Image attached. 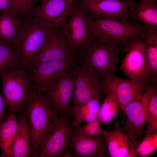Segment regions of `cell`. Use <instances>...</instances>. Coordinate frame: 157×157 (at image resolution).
Returning <instances> with one entry per match:
<instances>
[{"mask_svg": "<svg viewBox=\"0 0 157 157\" xmlns=\"http://www.w3.org/2000/svg\"><path fill=\"white\" fill-rule=\"evenodd\" d=\"M19 120L14 113L10 114L2 122L0 129V157H13L12 147Z\"/></svg>", "mask_w": 157, "mask_h": 157, "instance_id": "obj_23", "label": "cell"}, {"mask_svg": "<svg viewBox=\"0 0 157 157\" xmlns=\"http://www.w3.org/2000/svg\"><path fill=\"white\" fill-rule=\"evenodd\" d=\"M5 105L3 99L0 94V123L3 122L5 117Z\"/></svg>", "mask_w": 157, "mask_h": 157, "instance_id": "obj_31", "label": "cell"}, {"mask_svg": "<svg viewBox=\"0 0 157 157\" xmlns=\"http://www.w3.org/2000/svg\"><path fill=\"white\" fill-rule=\"evenodd\" d=\"M126 52L121 64V70L131 79L151 83V74L145 56L143 38L135 40Z\"/></svg>", "mask_w": 157, "mask_h": 157, "instance_id": "obj_13", "label": "cell"}, {"mask_svg": "<svg viewBox=\"0 0 157 157\" xmlns=\"http://www.w3.org/2000/svg\"><path fill=\"white\" fill-rule=\"evenodd\" d=\"M145 134L157 133V90L149 101L147 111Z\"/></svg>", "mask_w": 157, "mask_h": 157, "instance_id": "obj_27", "label": "cell"}, {"mask_svg": "<svg viewBox=\"0 0 157 157\" xmlns=\"http://www.w3.org/2000/svg\"><path fill=\"white\" fill-rule=\"evenodd\" d=\"M8 1L9 2V1H10V0H8Z\"/></svg>", "mask_w": 157, "mask_h": 157, "instance_id": "obj_39", "label": "cell"}, {"mask_svg": "<svg viewBox=\"0 0 157 157\" xmlns=\"http://www.w3.org/2000/svg\"><path fill=\"white\" fill-rule=\"evenodd\" d=\"M22 21L19 16L4 11L0 14V39L16 46L19 31Z\"/></svg>", "mask_w": 157, "mask_h": 157, "instance_id": "obj_24", "label": "cell"}, {"mask_svg": "<svg viewBox=\"0 0 157 157\" xmlns=\"http://www.w3.org/2000/svg\"><path fill=\"white\" fill-rule=\"evenodd\" d=\"M120 123L116 120L114 131L104 130L102 134L106 140L110 157H138L137 149L140 142L130 140L122 130Z\"/></svg>", "mask_w": 157, "mask_h": 157, "instance_id": "obj_18", "label": "cell"}, {"mask_svg": "<svg viewBox=\"0 0 157 157\" xmlns=\"http://www.w3.org/2000/svg\"><path fill=\"white\" fill-rule=\"evenodd\" d=\"M91 26L95 37L117 43L126 52L135 40L143 38L147 31L139 23L124 22L113 18L92 19Z\"/></svg>", "mask_w": 157, "mask_h": 157, "instance_id": "obj_3", "label": "cell"}, {"mask_svg": "<svg viewBox=\"0 0 157 157\" xmlns=\"http://www.w3.org/2000/svg\"><path fill=\"white\" fill-rule=\"evenodd\" d=\"M73 129L70 115L58 116L50 125L40 143L37 157H62Z\"/></svg>", "mask_w": 157, "mask_h": 157, "instance_id": "obj_7", "label": "cell"}, {"mask_svg": "<svg viewBox=\"0 0 157 157\" xmlns=\"http://www.w3.org/2000/svg\"><path fill=\"white\" fill-rule=\"evenodd\" d=\"M38 1H41L42 2L45 1L47 0H37Z\"/></svg>", "mask_w": 157, "mask_h": 157, "instance_id": "obj_36", "label": "cell"}, {"mask_svg": "<svg viewBox=\"0 0 157 157\" xmlns=\"http://www.w3.org/2000/svg\"><path fill=\"white\" fill-rule=\"evenodd\" d=\"M101 100L99 94L81 106L70 105L69 113L73 127L80 126L83 122L88 123L98 119Z\"/></svg>", "mask_w": 157, "mask_h": 157, "instance_id": "obj_20", "label": "cell"}, {"mask_svg": "<svg viewBox=\"0 0 157 157\" xmlns=\"http://www.w3.org/2000/svg\"><path fill=\"white\" fill-rule=\"evenodd\" d=\"M74 0H47L33 7V16L52 27L62 29L66 23Z\"/></svg>", "mask_w": 157, "mask_h": 157, "instance_id": "obj_16", "label": "cell"}, {"mask_svg": "<svg viewBox=\"0 0 157 157\" xmlns=\"http://www.w3.org/2000/svg\"><path fill=\"white\" fill-rule=\"evenodd\" d=\"M128 11L127 20L139 23L148 31L157 30V0H138Z\"/></svg>", "mask_w": 157, "mask_h": 157, "instance_id": "obj_19", "label": "cell"}, {"mask_svg": "<svg viewBox=\"0 0 157 157\" xmlns=\"http://www.w3.org/2000/svg\"><path fill=\"white\" fill-rule=\"evenodd\" d=\"M16 47L26 66L29 65L53 28L33 16L22 18Z\"/></svg>", "mask_w": 157, "mask_h": 157, "instance_id": "obj_4", "label": "cell"}, {"mask_svg": "<svg viewBox=\"0 0 157 157\" xmlns=\"http://www.w3.org/2000/svg\"><path fill=\"white\" fill-rule=\"evenodd\" d=\"M72 57H75L72 54L61 29L53 28L40 50L27 66Z\"/></svg>", "mask_w": 157, "mask_h": 157, "instance_id": "obj_15", "label": "cell"}, {"mask_svg": "<svg viewBox=\"0 0 157 157\" xmlns=\"http://www.w3.org/2000/svg\"><path fill=\"white\" fill-rule=\"evenodd\" d=\"M101 89L106 94L107 92L115 96L119 108L123 111L130 103L141 99L150 83L119 78L115 75L105 77L100 81Z\"/></svg>", "mask_w": 157, "mask_h": 157, "instance_id": "obj_10", "label": "cell"}, {"mask_svg": "<svg viewBox=\"0 0 157 157\" xmlns=\"http://www.w3.org/2000/svg\"><path fill=\"white\" fill-rule=\"evenodd\" d=\"M98 119L87 123L82 126L74 127L79 133L89 136L102 134L104 130L101 128Z\"/></svg>", "mask_w": 157, "mask_h": 157, "instance_id": "obj_30", "label": "cell"}, {"mask_svg": "<svg viewBox=\"0 0 157 157\" xmlns=\"http://www.w3.org/2000/svg\"><path fill=\"white\" fill-rule=\"evenodd\" d=\"M92 19L113 18L124 22L127 20L129 0H103L97 2L78 4Z\"/></svg>", "mask_w": 157, "mask_h": 157, "instance_id": "obj_17", "label": "cell"}, {"mask_svg": "<svg viewBox=\"0 0 157 157\" xmlns=\"http://www.w3.org/2000/svg\"><path fill=\"white\" fill-rule=\"evenodd\" d=\"M2 42L1 40L0 39V44L1 43V42Z\"/></svg>", "mask_w": 157, "mask_h": 157, "instance_id": "obj_37", "label": "cell"}, {"mask_svg": "<svg viewBox=\"0 0 157 157\" xmlns=\"http://www.w3.org/2000/svg\"><path fill=\"white\" fill-rule=\"evenodd\" d=\"M62 157H73V155L69 148L68 145L65 149Z\"/></svg>", "mask_w": 157, "mask_h": 157, "instance_id": "obj_33", "label": "cell"}, {"mask_svg": "<svg viewBox=\"0 0 157 157\" xmlns=\"http://www.w3.org/2000/svg\"><path fill=\"white\" fill-rule=\"evenodd\" d=\"M32 0H10L9 4L6 11L22 18L33 16V7Z\"/></svg>", "mask_w": 157, "mask_h": 157, "instance_id": "obj_28", "label": "cell"}, {"mask_svg": "<svg viewBox=\"0 0 157 157\" xmlns=\"http://www.w3.org/2000/svg\"><path fill=\"white\" fill-rule=\"evenodd\" d=\"M71 72L74 84L73 105L81 106L100 94L99 79L77 60Z\"/></svg>", "mask_w": 157, "mask_h": 157, "instance_id": "obj_12", "label": "cell"}, {"mask_svg": "<svg viewBox=\"0 0 157 157\" xmlns=\"http://www.w3.org/2000/svg\"><path fill=\"white\" fill-rule=\"evenodd\" d=\"M106 96L101 104L98 116V119L103 124L110 123L118 114L119 105L115 95L107 92Z\"/></svg>", "mask_w": 157, "mask_h": 157, "instance_id": "obj_26", "label": "cell"}, {"mask_svg": "<svg viewBox=\"0 0 157 157\" xmlns=\"http://www.w3.org/2000/svg\"><path fill=\"white\" fill-rule=\"evenodd\" d=\"M71 70L41 92L58 116L70 115V103L74 88Z\"/></svg>", "mask_w": 157, "mask_h": 157, "instance_id": "obj_11", "label": "cell"}, {"mask_svg": "<svg viewBox=\"0 0 157 157\" xmlns=\"http://www.w3.org/2000/svg\"><path fill=\"white\" fill-rule=\"evenodd\" d=\"M0 76L5 105L14 113H20L32 93L31 80L26 66Z\"/></svg>", "mask_w": 157, "mask_h": 157, "instance_id": "obj_6", "label": "cell"}, {"mask_svg": "<svg viewBox=\"0 0 157 157\" xmlns=\"http://www.w3.org/2000/svg\"><path fill=\"white\" fill-rule=\"evenodd\" d=\"M145 55L151 74V82L157 77V31H148L143 38Z\"/></svg>", "mask_w": 157, "mask_h": 157, "instance_id": "obj_25", "label": "cell"}, {"mask_svg": "<svg viewBox=\"0 0 157 157\" xmlns=\"http://www.w3.org/2000/svg\"><path fill=\"white\" fill-rule=\"evenodd\" d=\"M124 51L120 44L95 37L76 57L77 61L100 80L115 75L119 55Z\"/></svg>", "mask_w": 157, "mask_h": 157, "instance_id": "obj_1", "label": "cell"}, {"mask_svg": "<svg viewBox=\"0 0 157 157\" xmlns=\"http://www.w3.org/2000/svg\"><path fill=\"white\" fill-rule=\"evenodd\" d=\"M156 90L154 86H149L140 99L129 104L123 110L126 115V121L121 129L133 141L140 142L145 134L144 128L146 123L147 107Z\"/></svg>", "mask_w": 157, "mask_h": 157, "instance_id": "obj_9", "label": "cell"}, {"mask_svg": "<svg viewBox=\"0 0 157 157\" xmlns=\"http://www.w3.org/2000/svg\"><path fill=\"white\" fill-rule=\"evenodd\" d=\"M9 3L8 0H0V10L6 11L8 9Z\"/></svg>", "mask_w": 157, "mask_h": 157, "instance_id": "obj_32", "label": "cell"}, {"mask_svg": "<svg viewBox=\"0 0 157 157\" xmlns=\"http://www.w3.org/2000/svg\"><path fill=\"white\" fill-rule=\"evenodd\" d=\"M76 57L26 66L30 77L32 92H41L46 88L70 71Z\"/></svg>", "mask_w": 157, "mask_h": 157, "instance_id": "obj_8", "label": "cell"}, {"mask_svg": "<svg viewBox=\"0 0 157 157\" xmlns=\"http://www.w3.org/2000/svg\"><path fill=\"white\" fill-rule=\"evenodd\" d=\"M103 0H81V3H95Z\"/></svg>", "mask_w": 157, "mask_h": 157, "instance_id": "obj_34", "label": "cell"}, {"mask_svg": "<svg viewBox=\"0 0 157 157\" xmlns=\"http://www.w3.org/2000/svg\"><path fill=\"white\" fill-rule=\"evenodd\" d=\"M23 107L30 134L32 156L37 157L40 143L50 125L58 116L41 92H33Z\"/></svg>", "mask_w": 157, "mask_h": 157, "instance_id": "obj_2", "label": "cell"}, {"mask_svg": "<svg viewBox=\"0 0 157 157\" xmlns=\"http://www.w3.org/2000/svg\"><path fill=\"white\" fill-rule=\"evenodd\" d=\"M131 2L130 5L129 9H130L134 6L135 3L134 1V0H129Z\"/></svg>", "mask_w": 157, "mask_h": 157, "instance_id": "obj_35", "label": "cell"}, {"mask_svg": "<svg viewBox=\"0 0 157 157\" xmlns=\"http://www.w3.org/2000/svg\"><path fill=\"white\" fill-rule=\"evenodd\" d=\"M79 4L73 5L66 23L61 29L74 56H78L95 38L91 21Z\"/></svg>", "mask_w": 157, "mask_h": 157, "instance_id": "obj_5", "label": "cell"}, {"mask_svg": "<svg viewBox=\"0 0 157 157\" xmlns=\"http://www.w3.org/2000/svg\"><path fill=\"white\" fill-rule=\"evenodd\" d=\"M12 151L13 157H32L30 134L24 112L20 116Z\"/></svg>", "mask_w": 157, "mask_h": 157, "instance_id": "obj_21", "label": "cell"}, {"mask_svg": "<svg viewBox=\"0 0 157 157\" xmlns=\"http://www.w3.org/2000/svg\"><path fill=\"white\" fill-rule=\"evenodd\" d=\"M1 123H0V126H1Z\"/></svg>", "mask_w": 157, "mask_h": 157, "instance_id": "obj_38", "label": "cell"}, {"mask_svg": "<svg viewBox=\"0 0 157 157\" xmlns=\"http://www.w3.org/2000/svg\"><path fill=\"white\" fill-rule=\"evenodd\" d=\"M24 66L17 47L12 44L2 41L0 44V75Z\"/></svg>", "mask_w": 157, "mask_h": 157, "instance_id": "obj_22", "label": "cell"}, {"mask_svg": "<svg viewBox=\"0 0 157 157\" xmlns=\"http://www.w3.org/2000/svg\"><path fill=\"white\" fill-rule=\"evenodd\" d=\"M73 157H109L106 140L102 134L89 136L74 128L68 141Z\"/></svg>", "mask_w": 157, "mask_h": 157, "instance_id": "obj_14", "label": "cell"}, {"mask_svg": "<svg viewBox=\"0 0 157 157\" xmlns=\"http://www.w3.org/2000/svg\"><path fill=\"white\" fill-rule=\"evenodd\" d=\"M157 149V133L152 134H145L139 142L137 151L138 156L147 157Z\"/></svg>", "mask_w": 157, "mask_h": 157, "instance_id": "obj_29", "label": "cell"}]
</instances>
